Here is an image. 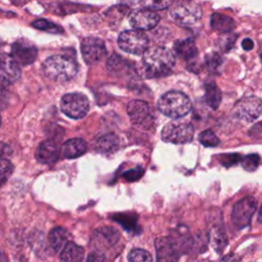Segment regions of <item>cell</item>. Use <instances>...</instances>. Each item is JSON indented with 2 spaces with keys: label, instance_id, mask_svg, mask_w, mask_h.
<instances>
[{
  "label": "cell",
  "instance_id": "6da1fadb",
  "mask_svg": "<svg viewBox=\"0 0 262 262\" xmlns=\"http://www.w3.org/2000/svg\"><path fill=\"white\" fill-rule=\"evenodd\" d=\"M142 63L147 78H161L171 73L175 64V56L170 49L155 46L143 53Z\"/></svg>",
  "mask_w": 262,
  "mask_h": 262
},
{
  "label": "cell",
  "instance_id": "7a4b0ae2",
  "mask_svg": "<svg viewBox=\"0 0 262 262\" xmlns=\"http://www.w3.org/2000/svg\"><path fill=\"white\" fill-rule=\"evenodd\" d=\"M44 75L55 82H67L73 79L78 72L76 60L67 55H53L43 62Z\"/></svg>",
  "mask_w": 262,
  "mask_h": 262
},
{
  "label": "cell",
  "instance_id": "3957f363",
  "mask_svg": "<svg viewBox=\"0 0 262 262\" xmlns=\"http://www.w3.org/2000/svg\"><path fill=\"white\" fill-rule=\"evenodd\" d=\"M159 111L165 116L178 119L187 115L191 110V102L187 95L180 91H169L158 101Z\"/></svg>",
  "mask_w": 262,
  "mask_h": 262
},
{
  "label": "cell",
  "instance_id": "277c9868",
  "mask_svg": "<svg viewBox=\"0 0 262 262\" xmlns=\"http://www.w3.org/2000/svg\"><path fill=\"white\" fill-rule=\"evenodd\" d=\"M173 20L182 27H191L202 16L200 5L191 0H182L175 4L170 11Z\"/></svg>",
  "mask_w": 262,
  "mask_h": 262
},
{
  "label": "cell",
  "instance_id": "5b68a950",
  "mask_svg": "<svg viewBox=\"0 0 262 262\" xmlns=\"http://www.w3.org/2000/svg\"><path fill=\"white\" fill-rule=\"evenodd\" d=\"M118 45L125 52L143 54L148 46V38L140 30H127L119 35Z\"/></svg>",
  "mask_w": 262,
  "mask_h": 262
},
{
  "label": "cell",
  "instance_id": "8992f818",
  "mask_svg": "<svg viewBox=\"0 0 262 262\" xmlns=\"http://www.w3.org/2000/svg\"><path fill=\"white\" fill-rule=\"evenodd\" d=\"M60 108L68 117L81 119L89 111V101L82 93H68L60 100Z\"/></svg>",
  "mask_w": 262,
  "mask_h": 262
},
{
  "label": "cell",
  "instance_id": "52a82bcc",
  "mask_svg": "<svg viewBox=\"0 0 262 262\" xmlns=\"http://www.w3.org/2000/svg\"><path fill=\"white\" fill-rule=\"evenodd\" d=\"M127 113L132 123L148 129L154 125L155 115L150 105L143 100H131L127 104Z\"/></svg>",
  "mask_w": 262,
  "mask_h": 262
},
{
  "label": "cell",
  "instance_id": "ba28073f",
  "mask_svg": "<svg viewBox=\"0 0 262 262\" xmlns=\"http://www.w3.org/2000/svg\"><path fill=\"white\" fill-rule=\"evenodd\" d=\"M193 127L188 123L171 122L162 130V139L172 143H187L192 140Z\"/></svg>",
  "mask_w": 262,
  "mask_h": 262
},
{
  "label": "cell",
  "instance_id": "9c48e42d",
  "mask_svg": "<svg viewBox=\"0 0 262 262\" xmlns=\"http://www.w3.org/2000/svg\"><path fill=\"white\" fill-rule=\"evenodd\" d=\"M257 209V202L253 196H247L234 204L231 213V220L238 229L247 227Z\"/></svg>",
  "mask_w": 262,
  "mask_h": 262
},
{
  "label": "cell",
  "instance_id": "30bf717a",
  "mask_svg": "<svg viewBox=\"0 0 262 262\" xmlns=\"http://www.w3.org/2000/svg\"><path fill=\"white\" fill-rule=\"evenodd\" d=\"M235 116L246 122H253L262 114V100L257 96L241 98L234 105Z\"/></svg>",
  "mask_w": 262,
  "mask_h": 262
},
{
  "label": "cell",
  "instance_id": "8fae6325",
  "mask_svg": "<svg viewBox=\"0 0 262 262\" xmlns=\"http://www.w3.org/2000/svg\"><path fill=\"white\" fill-rule=\"evenodd\" d=\"M81 53L87 64H95L99 62L106 53L104 42L96 37L84 38L81 42Z\"/></svg>",
  "mask_w": 262,
  "mask_h": 262
},
{
  "label": "cell",
  "instance_id": "7c38bea8",
  "mask_svg": "<svg viewBox=\"0 0 262 262\" xmlns=\"http://www.w3.org/2000/svg\"><path fill=\"white\" fill-rule=\"evenodd\" d=\"M38 50L36 46L27 40H17L11 46V55L19 66H29L37 57Z\"/></svg>",
  "mask_w": 262,
  "mask_h": 262
},
{
  "label": "cell",
  "instance_id": "4fadbf2b",
  "mask_svg": "<svg viewBox=\"0 0 262 262\" xmlns=\"http://www.w3.org/2000/svg\"><path fill=\"white\" fill-rule=\"evenodd\" d=\"M157 262H177L179 250L176 243L168 236H162L156 239Z\"/></svg>",
  "mask_w": 262,
  "mask_h": 262
},
{
  "label": "cell",
  "instance_id": "5bb4252c",
  "mask_svg": "<svg viewBox=\"0 0 262 262\" xmlns=\"http://www.w3.org/2000/svg\"><path fill=\"white\" fill-rule=\"evenodd\" d=\"M20 78L19 63L7 53L0 54V79L7 83L13 84Z\"/></svg>",
  "mask_w": 262,
  "mask_h": 262
},
{
  "label": "cell",
  "instance_id": "9a60e30c",
  "mask_svg": "<svg viewBox=\"0 0 262 262\" xmlns=\"http://www.w3.org/2000/svg\"><path fill=\"white\" fill-rule=\"evenodd\" d=\"M159 21V14L149 8L138 9L130 16V24L136 30H150L155 28Z\"/></svg>",
  "mask_w": 262,
  "mask_h": 262
},
{
  "label": "cell",
  "instance_id": "2e32d148",
  "mask_svg": "<svg viewBox=\"0 0 262 262\" xmlns=\"http://www.w3.org/2000/svg\"><path fill=\"white\" fill-rule=\"evenodd\" d=\"M59 146L52 140H46L39 144L36 150V159L41 164H52L59 158Z\"/></svg>",
  "mask_w": 262,
  "mask_h": 262
},
{
  "label": "cell",
  "instance_id": "e0dca14e",
  "mask_svg": "<svg viewBox=\"0 0 262 262\" xmlns=\"http://www.w3.org/2000/svg\"><path fill=\"white\" fill-rule=\"evenodd\" d=\"M87 149V143L81 138H72L67 140L61 147V154L67 159H75L83 154Z\"/></svg>",
  "mask_w": 262,
  "mask_h": 262
},
{
  "label": "cell",
  "instance_id": "ac0fdd59",
  "mask_svg": "<svg viewBox=\"0 0 262 262\" xmlns=\"http://www.w3.org/2000/svg\"><path fill=\"white\" fill-rule=\"evenodd\" d=\"M210 25L214 31L222 34H229L235 29V23L230 16L218 12L211 15Z\"/></svg>",
  "mask_w": 262,
  "mask_h": 262
},
{
  "label": "cell",
  "instance_id": "d6986e66",
  "mask_svg": "<svg viewBox=\"0 0 262 262\" xmlns=\"http://www.w3.org/2000/svg\"><path fill=\"white\" fill-rule=\"evenodd\" d=\"M174 51L184 60L192 59L198 54V48L192 39H184L176 41L174 44Z\"/></svg>",
  "mask_w": 262,
  "mask_h": 262
},
{
  "label": "cell",
  "instance_id": "ffe728a7",
  "mask_svg": "<svg viewBox=\"0 0 262 262\" xmlns=\"http://www.w3.org/2000/svg\"><path fill=\"white\" fill-rule=\"evenodd\" d=\"M84 249L73 242H69L60 253V262H83Z\"/></svg>",
  "mask_w": 262,
  "mask_h": 262
},
{
  "label": "cell",
  "instance_id": "44dd1931",
  "mask_svg": "<svg viewBox=\"0 0 262 262\" xmlns=\"http://www.w3.org/2000/svg\"><path fill=\"white\" fill-rule=\"evenodd\" d=\"M70 242V233L61 227L53 228L49 233V243L55 252L61 251Z\"/></svg>",
  "mask_w": 262,
  "mask_h": 262
},
{
  "label": "cell",
  "instance_id": "7402d4cb",
  "mask_svg": "<svg viewBox=\"0 0 262 262\" xmlns=\"http://www.w3.org/2000/svg\"><path fill=\"white\" fill-rule=\"evenodd\" d=\"M221 91L214 82L205 84V101L211 108L216 110L221 102Z\"/></svg>",
  "mask_w": 262,
  "mask_h": 262
},
{
  "label": "cell",
  "instance_id": "603a6c76",
  "mask_svg": "<svg viewBox=\"0 0 262 262\" xmlns=\"http://www.w3.org/2000/svg\"><path fill=\"white\" fill-rule=\"evenodd\" d=\"M118 137L114 134H107L102 136L97 141V148L101 152H112L118 147Z\"/></svg>",
  "mask_w": 262,
  "mask_h": 262
},
{
  "label": "cell",
  "instance_id": "cb8c5ba5",
  "mask_svg": "<svg viewBox=\"0 0 262 262\" xmlns=\"http://www.w3.org/2000/svg\"><path fill=\"white\" fill-rule=\"evenodd\" d=\"M33 27L38 29V30H41V31H46V32H49V33H54V34H58L60 32H62V28H60L59 26L49 21V20H46V19H38V20H35L33 24Z\"/></svg>",
  "mask_w": 262,
  "mask_h": 262
},
{
  "label": "cell",
  "instance_id": "d4e9b609",
  "mask_svg": "<svg viewBox=\"0 0 262 262\" xmlns=\"http://www.w3.org/2000/svg\"><path fill=\"white\" fill-rule=\"evenodd\" d=\"M150 254L143 249H133L128 255V262H151Z\"/></svg>",
  "mask_w": 262,
  "mask_h": 262
},
{
  "label": "cell",
  "instance_id": "484cf974",
  "mask_svg": "<svg viewBox=\"0 0 262 262\" xmlns=\"http://www.w3.org/2000/svg\"><path fill=\"white\" fill-rule=\"evenodd\" d=\"M199 140L204 146H207V147L217 146L219 143L218 137L211 130H205L201 132L199 135Z\"/></svg>",
  "mask_w": 262,
  "mask_h": 262
},
{
  "label": "cell",
  "instance_id": "4316f807",
  "mask_svg": "<svg viewBox=\"0 0 262 262\" xmlns=\"http://www.w3.org/2000/svg\"><path fill=\"white\" fill-rule=\"evenodd\" d=\"M13 171V166L5 158H0V186L3 185Z\"/></svg>",
  "mask_w": 262,
  "mask_h": 262
},
{
  "label": "cell",
  "instance_id": "83f0119b",
  "mask_svg": "<svg viewBox=\"0 0 262 262\" xmlns=\"http://www.w3.org/2000/svg\"><path fill=\"white\" fill-rule=\"evenodd\" d=\"M205 63L209 71L216 72L222 64L221 55L217 52H210L205 56Z\"/></svg>",
  "mask_w": 262,
  "mask_h": 262
},
{
  "label": "cell",
  "instance_id": "f1b7e54d",
  "mask_svg": "<svg viewBox=\"0 0 262 262\" xmlns=\"http://www.w3.org/2000/svg\"><path fill=\"white\" fill-rule=\"evenodd\" d=\"M259 163H260V157L256 154L248 155L241 160V164L243 168L247 171H254L259 166Z\"/></svg>",
  "mask_w": 262,
  "mask_h": 262
},
{
  "label": "cell",
  "instance_id": "f546056e",
  "mask_svg": "<svg viewBox=\"0 0 262 262\" xmlns=\"http://www.w3.org/2000/svg\"><path fill=\"white\" fill-rule=\"evenodd\" d=\"M127 61L118 54H113L107 60V69L112 72H119L122 69H126Z\"/></svg>",
  "mask_w": 262,
  "mask_h": 262
},
{
  "label": "cell",
  "instance_id": "4dcf8cb0",
  "mask_svg": "<svg viewBox=\"0 0 262 262\" xmlns=\"http://www.w3.org/2000/svg\"><path fill=\"white\" fill-rule=\"evenodd\" d=\"M174 0H144V6L149 9H165L169 7Z\"/></svg>",
  "mask_w": 262,
  "mask_h": 262
},
{
  "label": "cell",
  "instance_id": "1f68e13d",
  "mask_svg": "<svg viewBox=\"0 0 262 262\" xmlns=\"http://www.w3.org/2000/svg\"><path fill=\"white\" fill-rule=\"evenodd\" d=\"M241 156L237 154H228V155H224L221 157L220 159V163L225 166V167H229L234 165L235 163H237L238 161H241Z\"/></svg>",
  "mask_w": 262,
  "mask_h": 262
},
{
  "label": "cell",
  "instance_id": "d6a6232c",
  "mask_svg": "<svg viewBox=\"0 0 262 262\" xmlns=\"http://www.w3.org/2000/svg\"><path fill=\"white\" fill-rule=\"evenodd\" d=\"M9 98L10 96L8 90L2 83H0V111L7 107L9 103Z\"/></svg>",
  "mask_w": 262,
  "mask_h": 262
},
{
  "label": "cell",
  "instance_id": "836d02e7",
  "mask_svg": "<svg viewBox=\"0 0 262 262\" xmlns=\"http://www.w3.org/2000/svg\"><path fill=\"white\" fill-rule=\"evenodd\" d=\"M86 262H104V256L101 252L95 251L88 255Z\"/></svg>",
  "mask_w": 262,
  "mask_h": 262
},
{
  "label": "cell",
  "instance_id": "e575fe53",
  "mask_svg": "<svg viewBox=\"0 0 262 262\" xmlns=\"http://www.w3.org/2000/svg\"><path fill=\"white\" fill-rule=\"evenodd\" d=\"M242 47L244 50H251L253 47H254V42L250 39V38H247V39H244L242 41Z\"/></svg>",
  "mask_w": 262,
  "mask_h": 262
},
{
  "label": "cell",
  "instance_id": "d590c367",
  "mask_svg": "<svg viewBox=\"0 0 262 262\" xmlns=\"http://www.w3.org/2000/svg\"><path fill=\"white\" fill-rule=\"evenodd\" d=\"M239 259L236 255L234 254H228L226 256H224L220 262H238Z\"/></svg>",
  "mask_w": 262,
  "mask_h": 262
},
{
  "label": "cell",
  "instance_id": "8d00e7d4",
  "mask_svg": "<svg viewBox=\"0 0 262 262\" xmlns=\"http://www.w3.org/2000/svg\"><path fill=\"white\" fill-rule=\"evenodd\" d=\"M258 222L262 224V205H261V208H260L259 214H258Z\"/></svg>",
  "mask_w": 262,
  "mask_h": 262
},
{
  "label": "cell",
  "instance_id": "74e56055",
  "mask_svg": "<svg viewBox=\"0 0 262 262\" xmlns=\"http://www.w3.org/2000/svg\"><path fill=\"white\" fill-rule=\"evenodd\" d=\"M129 2H132V3H137V2H140V1H142V0H128ZM144 1V0H143Z\"/></svg>",
  "mask_w": 262,
  "mask_h": 262
},
{
  "label": "cell",
  "instance_id": "f35d334b",
  "mask_svg": "<svg viewBox=\"0 0 262 262\" xmlns=\"http://www.w3.org/2000/svg\"><path fill=\"white\" fill-rule=\"evenodd\" d=\"M261 61H262V46H261Z\"/></svg>",
  "mask_w": 262,
  "mask_h": 262
},
{
  "label": "cell",
  "instance_id": "ab89813d",
  "mask_svg": "<svg viewBox=\"0 0 262 262\" xmlns=\"http://www.w3.org/2000/svg\"><path fill=\"white\" fill-rule=\"evenodd\" d=\"M0 126H1V117H0Z\"/></svg>",
  "mask_w": 262,
  "mask_h": 262
},
{
  "label": "cell",
  "instance_id": "60d3db41",
  "mask_svg": "<svg viewBox=\"0 0 262 262\" xmlns=\"http://www.w3.org/2000/svg\"><path fill=\"white\" fill-rule=\"evenodd\" d=\"M0 253H1V251H0Z\"/></svg>",
  "mask_w": 262,
  "mask_h": 262
}]
</instances>
